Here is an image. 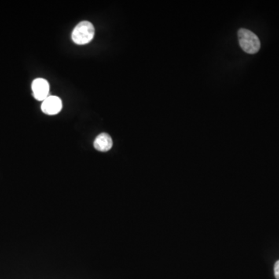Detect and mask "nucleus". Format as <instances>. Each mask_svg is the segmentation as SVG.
Listing matches in <instances>:
<instances>
[{"instance_id": "1", "label": "nucleus", "mask_w": 279, "mask_h": 279, "mask_svg": "<svg viewBox=\"0 0 279 279\" xmlns=\"http://www.w3.org/2000/svg\"><path fill=\"white\" fill-rule=\"evenodd\" d=\"M238 40L240 48L247 54L258 53L261 48V42L256 34L251 30L241 28L238 31Z\"/></svg>"}, {"instance_id": "2", "label": "nucleus", "mask_w": 279, "mask_h": 279, "mask_svg": "<svg viewBox=\"0 0 279 279\" xmlns=\"http://www.w3.org/2000/svg\"><path fill=\"white\" fill-rule=\"evenodd\" d=\"M95 28L93 23L82 21L74 28L71 38L77 45H83L89 43L94 38Z\"/></svg>"}, {"instance_id": "3", "label": "nucleus", "mask_w": 279, "mask_h": 279, "mask_svg": "<svg viewBox=\"0 0 279 279\" xmlns=\"http://www.w3.org/2000/svg\"><path fill=\"white\" fill-rule=\"evenodd\" d=\"M32 90L36 100L44 101L49 96L50 85L44 78H36L32 82Z\"/></svg>"}, {"instance_id": "4", "label": "nucleus", "mask_w": 279, "mask_h": 279, "mask_svg": "<svg viewBox=\"0 0 279 279\" xmlns=\"http://www.w3.org/2000/svg\"><path fill=\"white\" fill-rule=\"evenodd\" d=\"M62 109V102L59 97L49 96L44 100L41 105V111L48 115H56Z\"/></svg>"}, {"instance_id": "5", "label": "nucleus", "mask_w": 279, "mask_h": 279, "mask_svg": "<svg viewBox=\"0 0 279 279\" xmlns=\"http://www.w3.org/2000/svg\"><path fill=\"white\" fill-rule=\"evenodd\" d=\"M112 147V140L108 133H103L97 136L94 141V148L101 152H107Z\"/></svg>"}, {"instance_id": "6", "label": "nucleus", "mask_w": 279, "mask_h": 279, "mask_svg": "<svg viewBox=\"0 0 279 279\" xmlns=\"http://www.w3.org/2000/svg\"><path fill=\"white\" fill-rule=\"evenodd\" d=\"M274 273L276 279H279V260L275 264Z\"/></svg>"}]
</instances>
